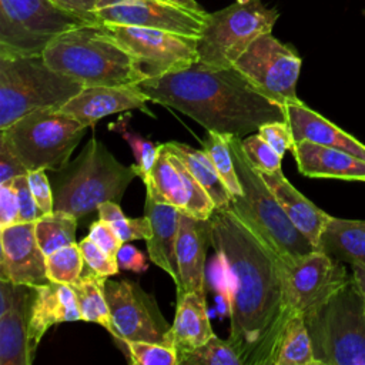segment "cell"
I'll return each mask as SVG.
<instances>
[{
  "label": "cell",
  "instance_id": "30bf717a",
  "mask_svg": "<svg viewBox=\"0 0 365 365\" xmlns=\"http://www.w3.org/2000/svg\"><path fill=\"white\" fill-rule=\"evenodd\" d=\"M88 23L51 0H0V54H43L56 37Z\"/></svg>",
  "mask_w": 365,
  "mask_h": 365
},
{
  "label": "cell",
  "instance_id": "277c9868",
  "mask_svg": "<svg viewBox=\"0 0 365 365\" xmlns=\"http://www.w3.org/2000/svg\"><path fill=\"white\" fill-rule=\"evenodd\" d=\"M242 194L231 195L230 208L287 264L315 251L312 242L292 224L261 173L247 157L242 138L225 134Z\"/></svg>",
  "mask_w": 365,
  "mask_h": 365
},
{
  "label": "cell",
  "instance_id": "7c38bea8",
  "mask_svg": "<svg viewBox=\"0 0 365 365\" xmlns=\"http://www.w3.org/2000/svg\"><path fill=\"white\" fill-rule=\"evenodd\" d=\"M108 34L135 60L145 78L184 70L198 60L197 38L168 30L103 24Z\"/></svg>",
  "mask_w": 365,
  "mask_h": 365
},
{
  "label": "cell",
  "instance_id": "3957f363",
  "mask_svg": "<svg viewBox=\"0 0 365 365\" xmlns=\"http://www.w3.org/2000/svg\"><path fill=\"white\" fill-rule=\"evenodd\" d=\"M46 63L83 87L133 86L145 80L133 56L101 23H88L56 37L44 50Z\"/></svg>",
  "mask_w": 365,
  "mask_h": 365
},
{
  "label": "cell",
  "instance_id": "7402d4cb",
  "mask_svg": "<svg viewBox=\"0 0 365 365\" xmlns=\"http://www.w3.org/2000/svg\"><path fill=\"white\" fill-rule=\"evenodd\" d=\"M285 121L291 127L295 141L308 140L321 145L341 148L365 160V145L345 133L334 123L311 110L304 101L298 100L284 107Z\"/></svg>",
  "mask_w": 365,
  "mask_h": 365
},
{
  "label": "cell",
  "instance_id": "f546056e",
  "mask_svg": "<svg viewBox=\"0 0 365 365\" xmlns=\"http://www.w3.org/2000/svg\"><path fill=\"white\" fill-rule=\"evenodd\" d=\"M274 365H318L302 314H294L281 335Z\"/></svg>",
  "mask_w": 365,
  "mask_h": 365
},
{
  "label": "cell",
  "instance_id": "74e56055",
  "mask_svg": "<svg viewBox=\"0 0 365 365\" xmlns=\"http://www.w3.org/2000/svg\"><path fill=\"white\" fill-rule=\"evenodd\" d=\"M242 147L247 157L258 171L274 173L281 170L282 155L278 154L258 133L242 138Z\"/></svg>",
  "mask_w": 365,
  "mask_h": 365
},
{
  "label": "cell",
  "instance_id": "7dc6e473",
  "mask_svg": "<svg viewBox=\"0 0 365 365\" xmlns=\"http://www.w3.org/2000/svg\"><path fill=\"white\" fill-rule=\"evenodd\" d=\"M117 262L118 267L123 269H130L135 272H143L147 269V262L143 252L138 248L125 242H123L117 252Z\"/></svg>",
  "mask_w": 365,
  "mask_h": 365
},
{
  "label": "cell",
  "instance_id": "6da1fadb",
  "mask_svg": "<svg viewBox=\"0 0 365 365\" xmlns=\"http://www.w3.org/2000/svg\"><path fill=\"white\" fill-rule=\"evenodd\" d=\"M211 247L230 277V336L242 365H274L288 319L285 261L230 207L208 218Z\"/></svg>",
  "mask_w": 365,
  "mask_h": 365
},
{
  "label": "cell",
  "instance_id": "603a6c76",
  "mask_svg": "<svg viewBox=\"0 0 365 365\" xmlns=\"http://www.w3.org/2000/svg\"><path fill=\"white\" fill-rule=\"evenodd\" d=\"M181 211L182 210L174 205L158 202L151 195L145 194L144 215H147L151 224V235L145 240L148 257L151 262L164 269L175 284L178 282L175 242Z\"/></svg>",
  "mask_w": 365,
  "mask_h": 365
},
{
  "label": "cell",
  "instance_id": "816d5d0a",
  "mask_svg": "<svg viewBox=\"0 0 365 365\" xmlns=\"http://www.w3.org/2000/svg\"><path fill=\"white\" fill-rule=\"evenodd\" d=\"M351 268H352V278H354L355 284L365 295V264L354 262V264H351Z\"/></svg>",
  "mask_w": 365,
  "mask_h": 365
},
{
  "label": "cell",
  "instance_id": "60d3db41",
  "mask_svg": "<svg viewBox=\"0 0 365 365\" xmlns=\"http://www.w3.org/2000/svg\"><path fill=\"white\" fill-rule=\"evenodd\" d=\"M258 134L284 157L285 151L291 150L295 140L291 127L287 121H271L258 128Z\"/></svg>",
  "mask_w": 365,
  "mask_h": 365
},
{
  "label": "cell",
  "instance_id": "4dcf8cb0",
  "mask_svg": "<svg viewBox=\"0 0 365 365\" xmlns=\"http://www.w3.org/2000/svg\"><path fill=\"white\" fill-rule=\"evenodd\" d=\"M78 218L71 214L53 211L34 222V234L41 251L48 255L63 247L77 242L76 228Z\"/></svg>",
  "mask_w": 365,
  "mask_h": 365
},
{
  "label": "cell",
  "instance_id": "4fadbf2b",
  "mask_svg": "<svg viewBox=\"0 0 365 365\" xmlns=\"http://www.w3.org/2000/svg\"><path fill=\"white\" fill-rule=\"evenodd\" d=\"M104 292L117 332L115 344L121 349H128V341H147L170 346L171 325L151 294L130 279H107Z\"/></svg>",
  "mask_w": 365,
  "mask_h": 365
},
{
  "label": "cell",
  "instance_id": "f35d334b",
  "mask_svg": "<svg viewBox=\"0 0 365 365\" xmlns=\"http://www.w3.org/2000/svg\"><path fill=\"white\" fill-rule=\"evenodd\" d=\"M83 258L86 264L93 268L97 274L103 277H111L118 274V262L115 258L110 257L104 250H101L90 237L83 238L78 242Z\"/></svg>",
  "mask_w": 365,
  "mask_h": 365
},
{
  "label": "cell",
  "instance_id": "4316f807",
  "mask_svg": "<svg viewBox=\"0 0 365 365\" xmlns=\"http://www.w3.org/2000/svg\"><path fill=\"white\" fill-rule=\"evenodd\" d=\"M107 278L108 277L97 274L86 264L83 274L76 282L70 284V288L76 295L81 321L101 325L110 332L114 341H117V332L111 321V314L104 292Z\"/></svg>",
  "mask_w": 365,
  "mask_h": 365
},
{
  "label": "cell",
  "instance_id": "f6af8a7d",
  "mask_svg": "<svg viewBox=\"0 0 365 365\" xmlns=\"http://www.w3.org/2000/svg\"><path fill=\"white\" fill-rule=\"evenodd\" d=\"M111 225L123 242L133 240H147L151 235V224L147 215L140 218H128L124 215L120 220L111 222Z\"/></svg>",
  "mask_w": 365,
  "mask_h": 365
},
{
  "label": "cell",
  "instance_id": "d6986e66",
  "mask_svg": "<svg viewBox=\"0 0 365 365\" xmlns=\"http://www.w3.org/2000/svg\"><path fill=\"white\" fill-rule=\"evenodd\" d=\"M71 321H81V314L70 285L48 281L34 287L29 319V344L33 355L53 325Z\"/></svg>",
  "mask_w": 365,
  "mask_h": 365
},
{
  "label": "cell",
  "instance_id": "f5cc1de1",
  "mask_svg": "<svg viewBox=\"0 0 365 365\" xmlns=\"http://www.w3.org/2000/svg\"><path fill=\"white\" fill-rule=\"evenodd\" d=\"M168 3H173L175 6H180L182 9H187L190 11L198 13V14H207V11L197 3V0H165Z\"/></svg>",
  "mask_w": 365,
  "mask_h": 365
},
{
  "label": "cell",
  "instance_id": "52a82bcc",
  "mask_svg": "<svg viewBox=\"0 0 365 365\" xmlns=\"http://www.w3.org/2000/svg\"><path fill=\"white\" fill-rule=\"evenodd\" d=\"M304 319L318 365H365V295L354 278Z\"/></svg>",
  "mask_w": 365,
  "mask_h": 365
},
{
  "label": "cell",
  "instance_id": "d4e9b609",
  "mask_svg": "<svg viewBox=\"0 0 365 365\" xmlns=\"http://www.w3.org/2000/svg\"><path fill=\"white\" fill-rule=\"evenodd\" d=\"M212 335L205 289L192 291L177 298L175 318L170 329V346L177 351L178 358L201 346Z\"/></svg>",
  "mask_w": 365,
  "mask_h": 365
},
{
  "label": "cell",
  "instance_id": "e0dca14e",
  "mask_svg": "<svg viewBox=\"0 0 365 365\" xmlns=\"http://www.w3.org/2000/svg\"><path fill=\"white\" fill-rule=\"evenodd\" d=\"M150 98L133 86H97L84 87L73 98L60 107V110L86 127L94 125L100 118L128 110H140L150 117H155L148 108Z\"/></svg>",
  "mask_w": 365,
  "mask_h": 365
},
{
  "label": "cell",
  "instance_id": "5bb4252c",
  "mask_svg": "<svg viewBox=\"0 0 365 365\" xmlns=\"http://www.w3.org/2000/svg\"><path fill=\"white\" fill-rule=\"evenodd\" d=\"M287 292L291 311L307 315L327 302L351 278L342 261L315 250L289 264L285 262Z\"/></svg>",
  "mask_w": 365,
  "mask_h": 365
},
{
  "label": "cell",
  "instance_id": "c3c4849f",
  "mask_svg": "<svg viewBox=\"0 0 365 365\" xmlns=\"http://www.w3.org/2000/svg\"><path fill=\"white\" fill-rule=\"evenodd\" d=\"M51 1L66 10H70L73 13L83 16L91 23H98L94 16V7L97 0H51Z\"/></svg>",
  "mask_w": 365,
  "mask_h": 365
},
{
  "label": "cell",
  "instance_id": "bcb514c9",
  "mask_svg": "<svg viewBox=\"0 0 365 365\" xmlns=\"http://www.w3.org/2000/svg\"><path fill=\"white\" fill-rule=\"evenodd\" d=\"M19 202L10 182L0 184V228L19 224Z\"/></svg>",
  "mask_w": 365,
  "mask_h": 365
},
{
  "label": "cell",
  "instance_id": "44dd1931",
  "mask_svg": "<svg viewBox=\"0 0 365 365\" xmlns=\"http://www.w3.org/2000/svg\"><path fill=\"white\" fill-rule=\"evenodd\" d=\"M34 287L16 284L14 302L0 315V365H31L29 319Z\"/></svg>",
  "mask_w": 365,
  "mask_h": 365
},
{
  "label": "cell",
  "instance_id": "ffe728a7",
  "mask_svg": "<svg viewBox=\"0 0 365 365\" xmlns=\"http://www.w3.org/2000/svg\"><path fill=\"white\" fill-rule=\"evenodd\" d=\"M291 153L298 171L311 178H339L365 182V160L328 145L308 140L295 141Z\"/></svg>",
  "mask_w": 365,
  "mask_h": 365
},
{
  "label": "cell",
  "instance_id": "7a4b0ae2",
  "mask_svg": "<svg viewBox=\"0 0 365 365\" xmlns=\"http://www.w3.org/2000/svg\"><path fill=\"white\" fill-rule=\"evenodd\" d=\"M137 87L150 98L188 115L207 131L245 137L271 121H285V108L265 97L240 70L198 60L184 70L145 78Z\"/></svg>",
  "mask_w": 365,
  "mask_h": 365
},
{
  "label": "cell",
  "instance_id": "83f0119b",
  "mask_svg": "<svg viewBox=\"0 0 365 365\" xmlns=\"http://www.w3.org/2000/svg\"><path fill=\"white\" fill-rule=\"evenodd\" d=\"M163 145L173 153L185 168L194 175V178L207 190L211 200L214 201L215 210L228 208L231 201V194L215 171L211 160L204 153V150L192 148L191 145L180 141L163 143Z\"/></svg>",
  "mask_w": 365,
  "mask_h": 365
},
{
  "label": "cell",
  "instance_id": "e575fe53",
  "mask_svg": "<svg viewBox=\"0 0 365 365\" xmlns=\"http://www.w3.org/2000/svg\"><path fill=\"white\" fill-rule=\"evenodd\" d=\"M128 120L130 115H121L118 121L110 124L111 131H117L123 135V138L130 144L134 158H135V167H137V174L145 184L148 181L150 173L154 167V163L158 155V145L151 143L150 140L141 137L138 133L133 131L128 127Z\"/></svg>",
  "mask_w": 365,
  "mask_h": 365
},
{
  "label": "cell",
  "instance_id": "9a60e30c",
  "mask_svg": "<svg viewBox=\"0 0 365 365\" xmlns=\"http://www.w3.org/2000/svg\"><path fill=\"white\" fill-rule=\"evenodd\" d=\"M94 16L101 24L161 29L191 37H200L207 17L165 0H97Z\"/></svg>",
  "mask_w": 365,
  "mask_h": 365
},
{
  "label": "cell",
  "instance_id": "8fae6325",
  "mask_svg": "<svg viewBox=\"0 0 365 365\" xmlns=\"http://www.w3.org/2000/svg\"><path fill=\"white\" fill-rule=\"evenodd\" d=\"M302 60L291 44L279 41L272 31L255 38L234 63L265 97L285 107L298 101L297 81Z\"/></svg>",
  "mask_w": 365,
  "mask_h": 365
},
{
  "label": "cell",
  "instance_id": "f1b7e54d",
  "mask_svg": "<svg viewBox=\"0 0 365 365\" xmlns=\"http://www.w3.org/2000/svg\"><path fill=\"white\" fill-rule=\"evenodd\" d=\"M145 188L147 194L155 201L174 205L184 211L185 194L181 175L174 165L170 153L163 144H158V155L150 173L148 181L145 182Z\"/></svg>",
  "mask_w": 365,
  "mask_h": 365
},
{
  "label": "cell",
  "instance_id": "8992f818",
  "mask_svg": "<svg viewBox=\"0 0 365 365\" xmlns=\"http://www.w3.org/2000/svg\"><path fill=\"white\" fill-rule=\"evenodd\" d=\"M84 87L51 68L43 54H0V130L40 108H60Z\"/></svg>",
  "mask_w": 365,
  "mask_h": 365
},
{
  "label": "cell",
  "instance_id": "b9f144b4",
  "mask_svg": "<svg viewBox=\"0 0 365 365\" xmlns=\"http://www.w3.org/2000/svg\"><path fill=\"white\" fill-rule=\"evenodd\" d=\"M88 237L101 248L104 250L110 257L117 259V252L120 247L123 245V241L117 231L113 228V225L107 221L97 220L90 225Z\"/></svg>",
  "mask_w": 365,
  "mask_h": 365
},
{
  "label": "cell",
  "instance_id": "ab89813d",
  "mask_svg": "<svg viewBox=\"0 0 365 365\" xmlns=\"http://www.w3.org/2000/svg\"><path fill=\"white\" fill-rule=\"evenodd\" d=\"M9 182L13 185L16 191L20 222H36L37 220H40L44 215V212L41 211V208L34 200V195L31 192L30 182H29V175L14 177Z\"/></svg>",
  "mask_w": 365,
  "mask_h": 365
},
{
  "label": "cell",
  "instance_id": "7bdbcfd3",
  "mask_svg": "<svg viewBox=\"0 0 365 365\" xmlns=\"http://www.w3.org/2000/svg\"><path fill=\"white\" fill-rule=\"evenodd\" d=\"M29 182L31 192L34 195L36 202L41 208L44 214H50L54 211V200H53V188L51 182L46 174V170H31L29 171Z\"/></svg>",
  "mask_w": 365,
  "mask_h": 365
},
{
  "label": "cell",
  "instance_id": "1f68e13d",
  "mask_svg": "<svg viewBox=\"0 0 365 365\" xmlns=\"http://www.w3.org/2000/svg\"><path fill=\"white\" fill-rule=\"evenodd\" d=\"M201 144H202L204 153L211 160L215 171L218 173L220 178L222 180L230 194L231 195L242 194V187L235 173L227 135L215 131H207V137L201 141Z\"/></svg>",
  "mask_w": 365,
  "mask_h": 365
},
{
  "label": "cell",
  "instance_id": "681fc988",
  "mask_svg": "<svg viewBox=\"0 0 365 365\" xmlns=\"http://www.w3.org/2000/svg\"><path fill=\"white\" fill-rule=\"evenodd\" d=\"M16 284L7 279H0V315L9 311L14 302Z\"/></svg>",
  "mask_w": 365,
  "mask_h": 365
},
{
  "label": "cell",
  "instance_id": "ba28073f",
  "mask_svg": "<svg viewBox=\"0 0 365 365\" xmlns=\"http://www.w3.org/2000/svg\"><path fill=\"white\" fill-rule=\"evenodd\" d=\"M86 125L60 108H40L0 130L13 151L31 170L58 171L80 144Z\"/></svg>",
  "mask_w": 365,
  "mask_h": 365
},
{
  "label": "cell",
  "instance_id": "484cf974",
  "mask_svg": "<svg viewBox=\"0 0 365 365\" xmlns=\"http://www.w3.org/2000/svg\"><path fill=\"white\" fill-rule=\"evenodd\" d=\"M318 250L342 262L365 264V220L331 215L322 231Z\"/></svg>",
  "mask_w": 365,
  "mask_h": 365
},
{
  "label": "cell",
  "instance_id": "db71d44e",
  "mask_svg": "<svg viewBox=\"0 0 365 365\" xmlns=\"http://www.w3.org/2000/svg\"><path fill=\"white\" fill-rule=\"evenodd\" d=\"M362 14H364V16H365V9H364V10H362Z\"/></svg>",
  "mask_w": 365,
  "mask_h": 365
},
{
  "label": "cell",
  "instance_id": "ee69618b",
  "mask_svg": "<svg viewBox=\"0 0 365 365\" xmlns=\"http://www.w3.org/2000/svg\"><path fill=\"white\" fill-rule=\"evenodd\" d=\"M27 174L29 168L17 157L7 140L0 135V184L11 181L14 177Z\"/></svg>",
  "mask_w": 365,
  "mask_h": 365
},
{
  "label": "cell",
  "instance_id": "f907efd6",
  "mask_svg": "<svg viewBox=\"0 0 365 365\" xmlns=\"http://www.w3.org/2000/svg\"><path fill=\"white\" fill-rule=\"evenodd\" d=\"M97 211H98V218L103 221H107L110 224L120 220L121 217H124L118 202H114V201H106V202L100 204L97 207Z\"/></svg>",
  "mask_w": 365,
  "mask_h": 365
},
{
  "label": "cell",
  "instance_id": "2e32d148",
  "mask_svg": "<svg viewBox=\"0 0 365 365\" xmlns=\"http://www.w3.org/2000/svg\"><path fill=\"white\" fill-rule=\"evenodd\" d=\"M0 279L38 287L50 279L46 272V254L38 247L34 222H19L0 228Z\"/></svg>",
  "mask_w": 365,
  "mask_h": 365
},
{
  "label": "cell",
  "instance_id": "9c48e42d",
  "mask_svg": "<svg viewBox=\"0 0 365 365\" xmlns=\"http://www.w3.org/2000/svg\"><path fill=\"white\" fill-rule=\"evenodd\" d=\"M279 17L264 0H235L230 6L207 13L197 38L198 61L215 67H232L259 36L272 31Z\"/></svg>",
  "mask_w": 365,
  "mask_h": 365
},
{
  "label": "cell",
  "instance_id": "5b68a950",
  "mask_svg": "<svg viewBox=\"0 0 365 365\" xmlns=\"http://www.w3.org/2000/svg\"><path fill=\"white\" fill-rule=\"evenodd\" d=\"M138 177L135 164H121L97 138H90L80 154L51 177L54 211L83 218L106 201L118 202Z\"/></svg>",
  "mask_w": 365,
  "mask_h": 365
},
{
  "label": "cell",
  "instance_id": "836d02e7",
  "mask_svg": "<svg viewBox=\"0 0 365 365\" xmlns=\"http://www.w3.org/2000/svg\"><path fill=\"white\" fill-rule=\"evenodd\" d=\"M178 365H242V361L228 339L214 334L201 346L182 354Z\"/></svg>",
  "mask_w": 365,
  "mask_h": 365
},
{
  "label": "cell",
  "instance_id": "d590c367",
  "mask_svg": "<svg viewBox=\"0 0 365 365\" xmlns=\"http://www.w3.org/2000/svg\"><path fill=\"white\" fill-rule=\"evenodd\" d=\"M170 157H171L174 165L177 167V170H178V173L181 175L182 187H184V194H185V208H184V211L187 214L195 217V218L208 220L211 217V214L215 211V205H214V201L211 200L210 194L194 178V175L185 168V165L173 153H170Z\"/></svg>",
  "mask_w": 365,
  "mask_h": 365
},
{
  "label": "cell",
  "instance_id": "d6a6232c",
  "mask_svg": "<svg viewBox=\"0 0 365 365\" xmlns=\"http://www.w3.org/2000/svg\"><path fill=\"white\" fill-rule=\"evenodd\" d=\"M86 261L83 258L78 242L63 247L46 255L47 278L53 282L70 285L83 274Z\"/></svg>",
  "mask_w": 365,
  "mask_h": 365
},
{
  "label": "cell",
  "instance_id": "8d00e7d4",
  "mask_svg": "<svg viewBox=\"0 0 365 365\" xmlns=\"http://www.w3.org/2000/svg\"><path fill=\"white\" fill-rule=\"evenodd\" d=\"M127 346L131 364L178 365V355L173 346L147 341H128Z\"/></svg>",
  "mask_w": 365,
  "mask_h": 365
},
{
  "label": "cell",
  "instance_id": "ac0fdd59",
  "mask_svg": "<svg viewBox=\"0 0 365 365\" xmlns=\"http://www.w3.org/2000/svg\"><path fill=\"white\" fill-rule=\"evenodd\" d=\"M210 245V220H200L181 211L175 242L178 267L177 298L192 291L205 289V258Z\"/></svg>",
  "mask_w": 365,
  "mask_h": 365
},
{
  "label": "cell",
  "instance_id": "cb8c5ba5",
  "mask_svg": "<svg viewBox=\"0 0 365 365\" xmlns=\"http://www.w3.org/2000/svg\"><path fill=\"white\" fill-rule=\"evenodd\" d=\"M261 173V171H259ZM262 178L277 197L278 202L292 221V224L312 242L318 250L322 231L331 218L329 214L317 207L304 194H301L282 174L281 170L274 173H261Z\"/></svg>",
  "mask_w": 365,
  "mask_h": 365
}]
</instances>
